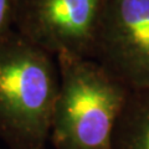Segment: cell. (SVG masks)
<instances>
[{"label":"cell","mask_w":149,"mask_h":149,"mask_svg":"<svg viewBox=\"0 0 149 149\" xmlns=\"http://www.w3.org/2000/svg\"><path fill=\"white\" fill-rule=\"evenodd\" d=\"M58 85L55 56L15 30L0 40V139L9 149H46Z\"/></svg>","instance_id":"obj_1"},{"label":"cell","mask_w":149,"mask_h":149,"mask_svg":"<svg viewBox=\"0 0 149 149\" xmlns=\"http://www.w3.org/2000/svg\"><path fill=\"white\" fill-rule=\"evenodd\" d=\"M58 93L50 143L54 149H112L129 90L93 58L56 56Z\"/></svg>","instance_id":"obj_2"},{"label":"cell","mask_w":149,"mask_h":149,"mask_svg":"<svg viewBox=\"0 0 149 149\" xmlns=\"http://www.w3.org/2000/svg\"><path fill=\"white\" fill-rule=\"evenodd\" d=\"M107 0H15L14 29L52 56L93 58Z\"/></svg>","instance_id":"obj_3"},{"label":"cell","mask_w":149,"mask_h":149,"mask_svg":"<svg viewBox=\"0 0 149 149\" xmlns=\"http://www.w3.org/2000/svg\"><path fill=\"white\" fill-rule=\"evenodd\" d=\"M93 60L129 91L149 87V0H107Z\"/></svg>","instance_id":"obj_4"},{"label":"cell","mask_w":149,"mask_h":149,"mask_svg":"<svg viewBox=\"0 0 149 149\" xmlns=\"http://www.w3.org/2000/svg\"><path fill=\"white\" fill-rule=\"evenodd\" d=\"M112 149H149V87L129 92L116 124Z\"/></svg>","instance_id":"obj_5"},{"label":"cell","mask_w":149,"mask_h":149,"mask_svg":"<svg viewBox=\"0 0 149 149\" xmlns=\"http://www.w3.org/2000/svg\"><path fill=\"white\" fill-rule=\"evenodd\" d=\"M15 0H0V40L14 31Z\"/></svg>","instance_id":"obj_6"}]
</instances>
